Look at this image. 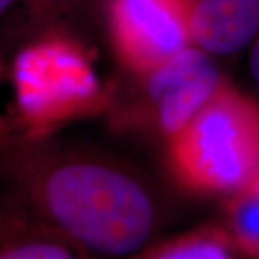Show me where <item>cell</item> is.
<instances>
[{"label":"cell","mask_w":259,"mask_h":259,"mask_svg":"<svg viewBox=\"0 0 259 259\" xmlns=\"http://www.w3.org/2000/svg\"><path fill=\"white\" fill-rule=\"evenodd\" d=\"M0 192L18 218L95 259H127L157 241L168 218L151 180L85 146L45 136H0Z\"/></svg>","instance_id":"obj_1"},{"label":"cell","mask_w":259,"mask_h":259,"mask_svg":"<svg viewBox=\"0 0 259 259\" xmlns=\"http://www.w3.org/2000/svg\"><path fill=\"white\" fill-rule=\"evenodd\" d=\"M167 156L187 192L225 199L248 187L259 168V102L225 82L167 141Z\"/></svg>","instance_id":"obj_2"},{"label":"cell","mask_w":259,"mask_h":259,"mask_svg":"<svg viewBox=\"0 0 259 259\" xmlns=\"http://www.w3.org/2000/svg\"><path fill=\"white\" fill-rule=\"evenodd\" d=\"M15 75L20 107L33 124L82 117L108 98L82 45L58 32H44L19 56Z\"/></svg>","instance_id":"obj_3"},{"label":"cell","mask_w":259,"mask_h":259,"mask_svg":"<svg viewBox=\"0 0 259 259\" xmlns=\"http://www.w3.org/2000/svg\"><path fill=\"white\" fill-rule=\"evenodd\" d=\"M117 108L122 127L175 137L226 82L209 54L190 47L147 74Z\"/></svg>","instance_id":"obj_4"},{"label":"cell","mask_w":259,"mask_h":259,"mask_svg":"<svg viewBox=\"0 0 259 259\" xmlns=\"http://www.w3.org/2000/svg\"><path fill=\"white\" fill-rule=\"evenodd\" d=\"M105 23L115 55L134 75L194 45L192 0H107Z\"/></svg>","instance_id":"obj_5"},{"label":"cell","mask_w":259,"mask_h":259,"mask_svg":"<svg viewBox=\"0 0 259 259\" xmlns=\"http://www.w3.org/2000/svg\"><path fill=\"white\" fill-rule=\"evenodd\" d=\"M192 33L209 55H236L259 36V0H192Z\"/></svg>","instance_id":"obj_6"},{"label":"cell","mask_w":259,"mask_h":259,"mask_svg":"<svg viewBox=\"0 0 259 259\" xmlns=\"http://www.w3.org/2000/svg\"><path fill=\"white\" fill-rule=\"evenodd\" d=\"M127 259H245L222 222H206L154 241Z\"/></svg>","instance_id":"obj_7"},{"label":"cell","mask_w":259,"mask_h":259,"mask_svg":"<svg viewBox=\"0 0 259 259\" xmlns=\"http://www.w3.org/2000/svg\"><path fill=\"white\" fill-rule=\"evenodd\" d=\"M0 259H95L44 226L16 219L0 228Z\"/></svg>","instance_id":"obj_8"},{"label":"cell","mask_w":259,"mask_h":259,"mask_svg":"<svg viewBox=\"0 0 259 259\" xmlns=\"http://www.w3.org/2000/svg\"><path fill=\"white\" fill-rule=\"evenodd\" d=\"M245 259H259V192L245 187L223 199V219Z\"/></svg>","instance_id":"obj_9"},{"label":"cell","mask_w":259,"mask_h":259,"mask_svg":"<svg viewBox=\"0 0 259 259\" xmlns=\"http://www.w3.org/2000/svg\"><path fill=\"white\" fill-rule=\"evenodd\" d=\"M75 0H23L29 22L35 30L42 33L49 30V25Z\"/></svg>","instance_id":"obj_10"},{"label":"cell","mask_w":259,"mask_h":259,"mask_svg":"<svg viewBox=\"0 0 259 259\" xmlns=\"http://www.w3.org/2000/svg\"><path fill=\"white\" fill-rule=\"evenodd\" d=\"M249 71L255 87L259 91V36L249 47Z\"/></svg>","instance_id":"obj_11"},{"label":"cell","mask_w":259,"mask_h":259,"mask_svg":"<svg viewBox=\"0 0 259 259\" xmlns=\"http://www.w3.org/2000/svg\"><path fill=\"white\" fill-rule=\"evenodd\" d=\"M16 219H20V218H18L15 213L10 210L6 200H5V197H3V194L0 192V228L9 225L10 222H13Z\"/></svg>","instance_id":"obj_12"},{"label":"cell","mask_w":259,"mask_h":259,"mask_svg":"<svg viewBox=\"0 0 259 259\" xmlns=\"http://www.w3.org/2000/svg\"><path fill=\"white\" fill-rule=\"evenodd\" d=\"M19 0H0V20L9 13Z\"/></svg>","instance_id":"obj_13"},{"label":"cell","mask_w":259,"mask_h":259,"mask_svg":"<svg viewBox=\"0 0 259 259\" xmlns=\"http://www.w3.org/2000/svg\"><path fill=\"white\" fill-rule=\"evenodd\" d=\"M248 187H252V189H255L256 192H259V168L258 171H256V175L253 177V180L250 182V185Z\"/></svg>","instance_id":"obj_14"}]
</instances>
